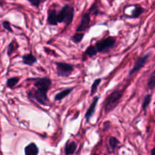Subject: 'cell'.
<instances>
[{
    "label": "cell",
    "mask_w": 155,
    "mask_h": 155,
    "mask_svg": "<svg viewBox=\"0 0 155 155\" xmlns=\"http://www.w3.org/2000/svg\"><path fill=\"white\" fill-rule=\"evenodd\" d=\"M120 141L115 137H110V139H109V153H114L115 150V149L117 148V147L119 144Z\"/></svg>",
    "instance_id": "cell-15"
},
{
    "label": "cell",
    "mask_w": 155,
    "mask_h": 155,
    "mask_svg": "<svg viewBox=\"0 0 155 155\" xmlns=\"http://www.w3.org/2000/svg\"><path fill=\"white\" fill-rule=\"evenodd\" d=\"M34 83L33 85L36 90H30L27 92L29 98L36 100L38 103L42 106L48 105V99L47 97V93L51 87V80L48 77L36 78L33 79Z\"/></svg>",
    "instance_id": "cell-1"
},
{
    "label": "cell",
    "mask_w": 155,
    "mask_h": 155,
    "mask_svg": "<svg viewBox=\"0 0 155 155\" xmlns=\"http://www.w3.org/2000/svg\"><path fill=\"white\" fill-rule=\"evenodd\" d=\"M151 155H154V148H152L151 150Z\"/></svg>",
    "instance_id": "cell-25"
},
{
    "label": "cell",
    "mask_w": 155,
    "mask_h": 155,
    "mask_svg": "<svg viewBox=\"0 0 155 155\" xmlns=\"http://www.w3.org/2000/svg\"><path fill=\"white\" fill-rule=\"evenodd\" d=\"M97 53H98V51H97L95 46L93 45L89 46L86 49V51H85V55L89 56V57H92V56H96Z\"/></svg>",
    "instance_id": "cell-17"
},
{
    "label": "cell",
    "mask_w": 155,
    "mask_h": 155,
    "mask_svg": "<svg viewBox=\"0 0 155 155\" xmlns=\"http://www.w3.org/2000/svg\"><path fill=\"white\" fill-rule=\"evenodd\" d=\"M20 81V78L19 77H12L10 78L7 80L6 81V85H7L8 88H13L16 86L17 84H18Z\"/></svg>",
    "instance_id": "cell-16"
},
{
    "label": "cell",
    "mask_w": 155,
    "mask_h": 155,
    "mask_svg": "<svg viewBox=\"0 0 155 155\" xmlns=\"http://www.w3.org/2000/svg\"><path fill=\"white\" fill-rule=\"evenodd\" d=\"M150 57V54H146V55H144V56H141L139 57V59H137L135 62L134 65H133V68L130 70V74H129V76H132L135 74V73L138 72L139 70L142 69L145 65L146 64V62H148V59Z\"/></svg>",
    "instance_id": "cell-6"
},
{
    "label": "cell",
    "mask_w": 155,
    "mask_h": 155,
    "mask_svg": "<svg viewBox=\"0 0 155 155\" xmlns=\"http://www.w3.org/2000/svg\"><path fill=\"white\" fill-rule=\"evenodd\" d=\"M22 62L25 65H29V66H32L33 64H35L37 62V59H36V56H33L31 53H30V54L24 55L22 56Z\"/></svg>",
    "instance_id": "cell-14"
},
{
    "label": "cell",
    "mask_w": 155,
    "mask_h": 155,
    "mask_svg": "<svg viewBox=\"0 0 155 155\" xmlns=\"http://www.w3.org/2000/svg\"><path fill=\"white\" fill-rule=\"evenodd\" d=\"M47 21H48V24L49 25L56 26L58 24L57 20V11L55 9H49L48 10Z\"/></svg>",
    "instance_id": "cell-11"
},
{
    "label": "cell",
    "mask_w": 155,
    "mask_h": 155,
    "mask_svg": "<svg viewBox=\"0 0 155 155\" xmlns=\"http://www.w3.org/2000/svg\"><path fill=\"white\" fill-rule=\"evenodd\" d=\"M2 26H3V27H4V28L7 30V31L11 32V33H12V32H13V30H12V27H11L10 23H9L8 21H3Z\"/></svg>",
    "instance_id": "cell-22"
},
{
    "label": "cell",
    "mask_w": 155,
    "mask_h": 155,
    "mask_svg": "<svg viewBox=\"0 0 155 155\" xmlns=\"http://www.w3.org/2000/svg\"><path fill=\"white\" fill-rule=\"evenodd\" d=\"M98 100H99V97H94L92 103L90 104L89 107L88 108L87 111H86V114H85V118H86L87 122H89V120H90V119H91V117L93 115L94 112H95V107H96L97 103H98Z\"/></svg>",
    "instance_id": "cell-8"
},
{
    "label": "cell",
    "mask_w": 155,
    "mask_h": 155,
    "mask_svg": "<svg viewBox=\"0 0 155 155\" xmlns=\"http://www.w3.org/2000/svg\"><path fill=\"white\" fill-rule=\"evenodd\" d=\"M74 8L71 5H64L60 12H57L58 23H64L67 26L70 25L74 20Z\"/></svg>",
    "instance_id": "cell-2"
},
{
    "label": "cell",
    "mask_w": 155,
    "mask_h": 155,
    "mask_svg": "<svg viewBox=\"0 0 155 155\" xmlns=\"http://www.w3.org/2000/svg\"><path fill=\"white\" fill-rule=\"evenodd\" d=\"M93 155H99V154H98V153H94Z\"/></svg>",
    "instance_id": "cell-26"
},
{
    "label": "cell",
    "mask_w": 155,
    "mask_h": 155,
    "mask_svg": "<svg viewBox=\"0 0 155 155\" xmlns=\"http://www.w3.org/2000/svg\"><path fill=\"white\" fill-rule=\"evenodd\" d=\"M73 90H74V88H66V89L62 90L61 91H60V92L55 94V96H54V100H56V101H61L64 98L68 97L72 92Z\"/></svg>",
    "instance_id": "cell-12"
},
{
    "label": "cell",
    "mask_w": 155,
    "mask_h": 155,
    "mask_svg": "<svg viewBox=\"0 0 155 155\" xmlns=\"http://www.w3.org/2000/svg\"><path fill=\"white\" fill-rule=\"evenodd\" d=\"M91 22V14L90 12H88L83 14L82 15L81 20L79 24V25L77 27V33H84L89 27V24Z\"/></svg>",
    "instance_id": "cell-7"
},
{
    "label": "cell",
    "mask_w": 155,
    "mask_h": 155,
    "mask_svg": "<svg viewBox=\"0 0 155 155\" xmlns=\"http://www.w3.org/2000/svg\"><path fill=\"white\" fill-rule=\"evenodd\" d=\"M83 36H84V33H76L73 35L71 37V40L74 43H80L81 40H83Z\"/></svg>",
    "instance_id": "cell-19"
},
{
    "label": "cell",
    "mask_w": 155,
    "mask_h": 155,
    "mask_svg": "<svg viewBox=\"0 0 155 155\" xmlns=\"http://www.w3.org/2000/svg\"><path fill=\"white\" fill-rule=\"evenodd\" d=\"M151 100H152V94H149L145 96L143 100V103H142V109L143 110H146L147 108L148 107L149 104L151 103Z\"/></svg>",
    "instance_id": "cell-18"
},
{
    "label": "cell",
    "mask_w": 155,
    "mask_h": 155,
    "mask_svg": "<svg viewBox=\"0 0 155 155\" xmlns=\"http://www.w3.org/2000/svg\"><path fill=\"white\" fill-rule=\"evenodd\" d=\"M101 81L102 80H101V78H97L94 81L93 83H92V87H91V93H90L91 96L93 95V94L96 92L97 89H98V86H99V84H101Z\"/></svg>",
    "instance_id": "cell-20"
},
{
    "label": "cell",
    "mask_w": 155,
    "mask_h": 155,
    "mask_svg": "<svg viewBox=\"0 0 155 155\" xmlns=\"http://www.w3.org/2000/svg\"><path fill=\"white\" fill-rule=\"evenodd\" d=\"M124 90H115L106 98L105 103H104V112L106 113L110 112L112 109H114L117 106L120 100H121L124 95Z\"/></svg>",
    "instance_id": "cell-3"
},
{
    "label": "cell",
    "mask_w": 155,
    "mask_h": 155,
    "mask_svg": "<svg viewBox=\"0 0 155 155\" xmlns=\"http://www.w3.org/2000/svg\"><path fill=\"white\" fill-rule=\"evenodd\" d=\"M55 65L58 77H69L74 71V67L72 64L67 62H56Z\"/></svg>",
    "instance_id": "cell-5"
},
{
    "label": "cell",
    "mask_w": 155,
    "mask_h": 155,
    "mask_svg": "<svg viewBox=\"0 0 155 155\" xmlns=\"http://www.w3.org/2000/svg\"><path fill=\"white\" fill-rule=\"evenodd\" d=\"M115 44H116V39L113 36H108L96 42L95 46L98 53H105L113 49Z\"/></svg>",
    "instance_id": "cell-4"
},
{
    "label": "cell",
    "mask_w": 155,
    "mask_h": 155,
    "mask_svg": "<svg viewBox=\"0 0 155 155\" xmlns=\"http://www.w3.org/2000/svg\"><path fill=\"white\" fill-rule=\"evenodd\" d=\"M111 1H114V0H111Z\"/></svg>",
    "instance_id": "cell-27"
},
{
    "label": "cell",
    "mask_w": 155,
    "mask_h": 155,
    "mask_svg": "<svg viewBox=\"0 0 155 155\" xmlns=\"http://www.w3.org/2000/svg\"><path fill=\"white\" fill-rule=\"evenodd\" d=\"M145 12V9L140 5H136L135 6L134 9L132 12V14L130 15H125L126 18H137L139 16L142 15Z\"/></svg>",
    "instance_id": "cell-13"
},
{
    "label": "cell",
    "mask_w": 155,
    "mask_h": 155,
    "mask_svg": "<svg viewBox=\"0 0 155 155\" xmlns=\"http://www.w3.org/2000/svg\"><path fill=\"white\" fill-rule=\"evenodd\" d=\"M77 148V144L74 141H68L64 147V152L66 155H73L76 152Z\"/></svg>",
    "instance_id": "cell-10"
},
{
    "label": "cell",
    "mask_w": 155,
    "mask_h": 155,
    "mask_svg": "<svg viewBox=\"0 0 155 155\" xmlns=\"http://www.w3.org/2000/svg\"><path fill=\"white\" fill-rule=\"evenodd\" d=\"M15 50V46H14V43L12 42L9 43V45L8 46V50H7V54L8 56H11L12 53H13V51Z\"/></svg>",
    "instance_id": "cell-23"
},
{
    "label": "cell",
    "mask_w": 155,
    "mask_h": 155,
    "mask_svg": "<svg viewBox=\"0 0 155 155\" xmlns=\"http://www.w3.org/2000/svg\"><path fill=\"white\" fill-rule=\"evenodd\" d=\"M30 4L35 7H39L40 3L42 2V0H27Z\"/></svg>",
    "instance_id": "cell-24"
},
{
    "label": "cell",
    "mask_w": 155,
    "mask_h": 155,
    "mask_svg": "<svg viewBox=\"0 0 155 155\" xmlns=\"http://www.w3.org/2000/svg\"><path fill=\"white\" fill-rule=\"evenodd\" d=\"M39 151V147L34 142L30 143L24 148V154L25 155H38Z\"/></svg>",
    "instance_id": "cell-9"
},
{
    "label": "cell",
    "mask_w": 155,
    "mask_h": 155,
    "mask_svg": "<svg viewBox=\"0 0 155 155\" xmlns=\"http://www.w3.org/2000/svg\"><path fill=\"white\" fill-rule=\"evenodd\" d=\"M148 88L150 90L153 91L155 88V71H152L149 79L148 81Z\"/></svg>",
    "instance_id": "cell-21"
}]
</instances>
